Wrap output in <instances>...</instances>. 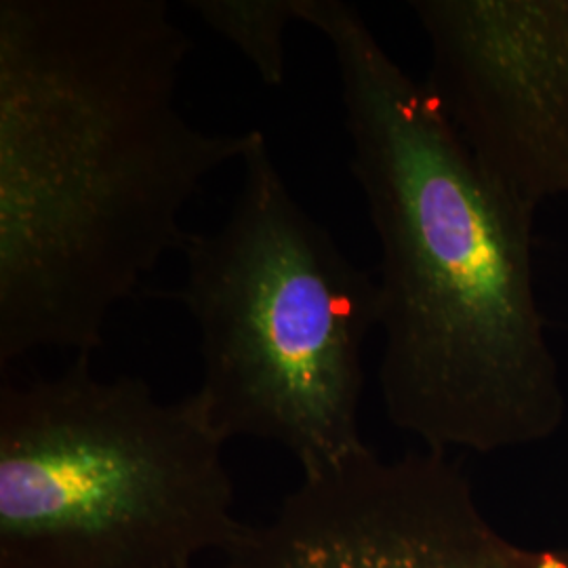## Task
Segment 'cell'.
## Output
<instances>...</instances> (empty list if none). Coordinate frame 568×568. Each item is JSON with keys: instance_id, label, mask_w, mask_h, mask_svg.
I'll list each match as a JSON object with an SVG mask.
<instances>
[{"instance_id": "obj_1", "label": "cell", "mask_w": 568, "mask_h": 568, "mask_svg": "<svg viewBox=\"0 0 568 568\" xmlns=\"http://www.w3.org/2000/svg\"><path fill=\"white\" fill-rule=\"evenodd\" d=\"M192 51L164 0L0 2V368L91 356L119 305L190 232L204 182L257 129L183 116Z\"/></svg>"}, {"instance_id": "obj_2", "label": "cell", "mask_w": 568, "mask_h": 568, "mask_svg": "<svg viewBox=\"0 0 568 568\" xmlns=\"http://www.w3.org/2000/svg\"><path fill=\"white\" fill-rule=\"evenodd\" d=\"M331 44L349 169L379 243V386L429 450L551 438L567 396L537 297L532 215L459 135L426 81L342 0H300Z\"/></svg>"}, {"instance_id": "obj_3", "label": "cell", "mask_w": 568, "mask_h": 568, "mask_svg": "<svg viewBox=\"0 0 568 568\" xmlns=\"http://www.w3.org/2000/svg\"><path fill=\"white\" fill-rule=\"evenodd\" d=\"M241 164L227 220L190 232L185 278L166 297L199 328L196 392L217 432L274 443L312 476L368 448L358 410L377 281L293 196L264 131Z\"/></svg>"}, {"instance_id": "obj_4", "label": "cell", "mask_w": 568, "mask_h": 568, "mask_svg": "<svg viewBox=\"0 0 568 568\" xmlns=\"http://www.w3.org/2000/svg\"><path fill=\"white\" fill-rule=\"evenodd\" d=\"M224 436L194 389L163 403L89 356L0 387V568H192L234 548Z\"/></svg>"}, {"instance_id": "obj_5", "label": "cell", "mask_w": 568, "mask_h": 568, "mask_svg": "<svg viewBox=\"0 0 568 568\" xmlns=\"http://www.w3.org/2000/svg\"><path fill=\"white\" fill-rule=\"evenodd\" d=\"M220 568H568V546L506 537L447 453L382 459L365 448L304 476L267 523L246 527Z\"/></svg>"}, {"instance_id": "obj_6", "label": "cell", "mask_w": 568, "mask_h": 568, "mask_svg": "<svg viewBox=\"0 0 568 568\" xmlns=\"http://www.w3.org/2000/svg\"><path fill=\"white\" fill-rule=\"evenodd\" d=\"M426 84L532 211L568 199V0H415Z\"/></svg>"}, {"instance_id": "obj_7", "label": "cell", "mask_w": 568, "mask_h": 568, "mask_svg": "<svg viewBox=\"0 0 568 568\" xmlns=\"http://www.w3.org/2000/svg\"><path fill=\"white\" fill-rule=\"evenodd\" d=\"M215 34L236 47L267 87L286 77L284 37L300 21V0H187Z\"/></svg>"}]
</instances>
